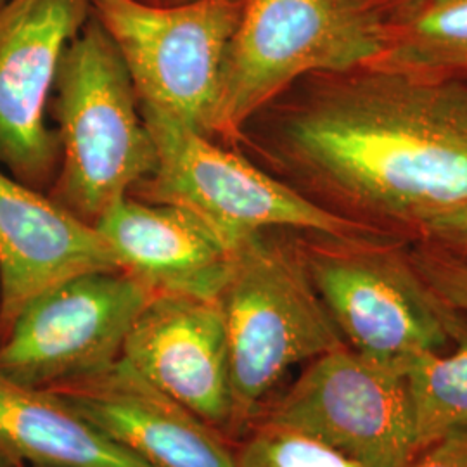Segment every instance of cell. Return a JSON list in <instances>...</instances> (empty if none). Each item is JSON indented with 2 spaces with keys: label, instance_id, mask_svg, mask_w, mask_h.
<instances>
[{
  "label": "cell",
  "instance_id": "cell-14",
  "mask_svg": "<svg viewBox=\"0 0 467 467\" xmlns=\"http://www.w3.org/2000/svg\"><path fill=\"white\" fill-rule=\"evenodd\" d=\"M119 268L156 295L218 298L233 248L194 212L127 196L94 225Z\"/></svg>",
  "mask_w": 467,
  "mask_h": 467
},
{
  "label": "cell",
  "instance_id": "cell-5",
  "mask_svg": "<svg viewBox=\"0 0 467 467\" xmlns=\"http://www.w3.org/2000/svg\"><path fill=\"white\" fill-rule=\"evenodd\" d=\"M303 258L343 341L391 368L449 350L447 303L422 279L410 239L300 233Z\"/></svg>",
  "mask_w": 467,
  "mask_h": 467
},
{
  "label": "cell",
  "instance_id": "cell-9",
  "mask_svg": "<svg viewBox=\"0 0 467 467\" xmlns=\"http://www.w3.org/2000/svg\"><path fill=\"white\" fill-rule=\"evenodd\" d=\"M156 296L123 270L69 279L28 303L0 341V374L54 388L121 358L137 317Z\"/></svg>",
  "mask_w": 467,
  "mask_h": 467
},
{
  "label": "cell",
  "instance_id": "cell-16",
  "mask_svg": "<svg viewBox=\"0 0 467 467\" xmlns=\"http://www.w3.org/2000/svg\"><path fill=\"white\" fill-rule=\"evenodd\" d=\"M370 67L467 80V0H407L386 9V42Z\"/></svg>",
  "mask_w": 467,
  "mask_h": 467
},
{
  "label": "cell",
  "instance_id": "cell-2",
  "mask_svg": "<svg viewBox=\"0 0 467 467\" xmlns=\"http://www.w3.org/2000/svg\"><path fill=\"white\" fill-rule=\"evenodd\" d=\"M54 92L61 158L49 196L96 225L158 158L130 71L94 15L67 44Z\"/></svg>",
  "mask_w": 467,
  "mask_h": 467
},
{
  "label": "cell",
  "instance_id": "cell-1",
  "mask_svg": "<svg viewBox=\"0 0 467 467\" xmlns=\"http://www.w3.org/2000/svg\"><path fill=\"white\" fill-rule=\"evenodd\" d=\"M277 179L368 231L414 239L467 204V80L386 67L316 73L243 127Z\"/></svg>",
  "mask_w": 467,
  "mask_h": 467
},
{
  "label": "cell",
  "instance_id": "cell-11",
  "mask_svg": "<svg viewBox=\"0 0 467 467\" xmlns=\"http://www.w3.org/2000/svg\"><path fill=\"white\" fill-rule=\"evenodd\" d=\"M121 358L213 428H231L229 339L218 298L156 295L135 320Z\"/></svg>",
  "mask_w": 467,
  "mask_h": 467
},
{
  "label": "cell",
  "instance_id": "cell-7",
  "mask_svg": "<svg viewBox=\"0 0 467 467\" xmlns=\"http://www.w3.org/2000/svg\"><path fill=\"white\" fill-rule=\"evenodd\" d=\"M90 7L129 67L140 104L215 139L220 73L244 0H90Z\"/></svg>",
  "mask_w": 467,
  "mask_h": 467
},
{
  "label": "cell",
  "instance_id": "cell-12",
  "mask_svg": "<svg viewBox=\"0 0 467 467\" xmlns=\"http://www.w3.org/2000/svg\"><path fill=\"white\" fill-rule=\"evenodd\" d=\"M150 467H235L220 430L144 379L123 358L49 388Z\"/></svg>",
  "mask_w": 467,
  "mask_h": 467
},
{
  "label": "cell",
  "instance_id": "cell-18",
  "mask_svg": "<svg viewBox=\"0 0 467 467\" xmlns=\"http://www.w3.org/2000/svg\"><path fill=\"white\" fill-rule=\"evenodd\" d=\"M235 467H364L306 434L264 420L235 451Z\"/></svg>",
  "mask_w": 467,
  "mask_h": 467
},
{
  "label": "cell",
  "instance_id": "cell-10",
  "mask_svg": "<svg viewBox=\"0 0 467 467\" xmlns=\"http://www.w3.org/2000/svg\"><path fill=\"white\" fill-rule=\"evenodd\" d=\"M92 16L90 0H11L0 11V163L36 191L61 158L47 106L67 44Z\"/></svg>",
  "mask_w": 467,
  "mask_h": 467
},
{
  "label": "cell",
  "instance_id": "cell-22",
  "mask_svg": "<svg viewBox=\"0 0 467 467\" xmlns=\"http://www.w3.org/2000/svg\"><path fill=\"white\" fill-rule=\"evenodd\" d=\"M152 5H182V4H191V2H198V0H142Z\"/></svg>",
  "mask_w": 467,
  "mask_h": 467
},
{
  "label": "cell",
  "instance_id": "cell-19",
  "mask_svg": "<svg viewBox=\"0 0 467 467\" xmlns=\"http://www.w3.org/2000/svg\"><path fill=\"white\" fill-rule=\"evenodd\" d=\"M410 256L434 295L467 314V262L418 239H410Z\"/></svg>",
  "mask_w": 467,
  "mask_h": 467
},
{
  "label": "cell",
  "instance_id": "cell-23",
  "mask_svg": "<svg viewBox=\"0 0 467 467\" xmlns=\"http://www.w3.org/2000/svg\"><path fill=\"white\" fill-rule=\"evenodd\" d=\"M376 2H379L384 9H389V7H395V5H399L401 2H407V0H376Z\"/></svg>",
  "mask_w": 467,
  "mask_h": 467
},
{
  "label": "cell",
  "instance_id": "cell-20",
  "mask_svg": "<svg viewBox=\"0 0 467 467\" xmlns=\"http://www.w3.org/2000/svg\"><path fill=\"white\" fill-rule=\"evenodd\" d=\"M414 239L467 262V204L426 220Z\"/></svg>",
  "mask_w": 467,
  "mask_h": 467
},
{
  "label": "cell",
  "instance_id": "cell-21",
  "mask_svg": "<svg viewBox=\"0 0 467 467\" xmlns=\"http://www.w3.org/2000/svg\"><path fill=\"white\" fill-rule=\"evenodd\" d=\"M407 467H467V434H449L434 441Z\"/></svg>",
  "mask_w": 467,
  "mask_h": 467
},
{
  "label": "cell",
  "instance_id": "cell-3",
  "mask_svg": "<svg viewBox=\"0 0 467 467\" xmlns=\"http://www.w3.org/2000/svg\"><path fill=\"white\" fill-rule=\"evenodd\" d=\"M229 339L231 428L303 362L345 345L312 283L300 233L264 229L239 239L218 296Z\"/></svg>",
  "mask_w": 467,
  "mask_h": 467
},
{
  "label": "cell",
  "instance_id": "cell-24",
  "mask_svg": "<svg viewBox=\"0 0 467 467\" xmlns=\"http://www.w3.org/2000/svg\"><path fill=\"white\" fill-rule=\"evenodd\" d=\"M0 467H17L13 464V462H9L7 459H4L2 455H0Z\"/></svg>",
  "mask_w": 467,
  "mask_h": 467
},
{
  "label": "cell",
  "instance_id": "cell-25",
  "mask_svg": "<svg viewBox=\"0 0 467 467\" xmlns=\"http://www.w3.org/2000/svg\"><path fill=\"white\" fill-rule=\"evenodd\" d=\"M9 2H11V0H0V11H2Z\"/></svg>",
  "mask_w": 467,
  "mask_h": 467
},
{
  "label": "cell",
  "instance_id": "cell-6",
  "mask_svg": "<svg viewBox=\"0 0 467 467\" xmlns=\"http://www.w3.org/2000/svg\"><path fill=\"white\" fill-rule=\"evenodd\" d=\"M156 146V168L130 196L177 204L194 212L234 248L244 235L264 229L331 237L386 235L334 215L258 167L222 148L177 118L140 104Z\"/></svg>",
  "mask_w": 467,
  "mask_h": 467
},
{
  "label": "cell",
  "instance_id": "cell-4",
  "mask_svg": "<svg viewBox=\"0 0 467 467\" xmlns=\"http://www.w3.org/2000/svg\"><path fill=\"white\" fill-rule=\"evenodd\" d=\"M386 42L376 0H244L218 85L215 139L243 127L301 78L370 67Z\"/></svg>",
  "mask_w": 467,
  "mask_h": 467
},
{
  "label": "cell",
  "instance_id": "cell-17",
  "mask_svg": "<svg viewBox=\"0 0 467 467\" xmlns=\"http://www.w3.org/2000/svg\"><path fill=\"white\" fill-rule=\"evenodd\" d=\"M449 350L412 360L407 378L419 451L449 434H467V314L447 305Z\"/></svg>",
  "mask_w": 467,
  "mask_h": 467
},
{
  "label": "cell",
  "instance_id": "cell-15",
  "mask_svg": "<svg viewBox=\"0 0 467 467\" xmlns=\"http://www.w3.org/2000/svg\"><path fill=\"white\" fill-rule=\"evenodd\" d=\"M0 455L17 467H150L49 388L0 374Z\"/></svg>",
  "mask_w": 467,
  "mask_h": 467
},
{
  "label": "cell",
  "instance_id": "cell-8",
  "mask_svg": "<svg viewBox=\"0 0 467 467\" xmlns=\"http://www.w3.org/2000/svg\"><path fill=\"white\" fill-rule=\"evenodd\" d=\"M364 467H407L419 453L403 370L343 345L308 362L265 418Z\"/></svg>",
  "mask_w": 467,
  "mask_h": 467
},
{
  "label": "cell",
  "instance_id": "cell-13",
  "mask_svg": "<svg viewBox=\"0 0 467 467\" xmlns=\"http://www.w3.org/2000/svg\"><path fill=\"white\" fill-rule=\"evenodd\" d=\"M113 270L117 254L92 223L0 170V341L40 295Z\"/></svg>",
  "mask_w": 467,
  "mask_h": 467
}]
</instances>
